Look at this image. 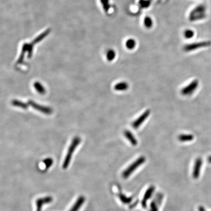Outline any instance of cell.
Returning a JSON list of instances; mask_svg holds the SVG:
<instances>
[{"label": "cell", "instance_id": "18", "mask_svg": "<svg viewBox=\"0 0 211 211\" xmlns=\"http://www.w3.org/2000/svg\"><path fill=\"white\" fill-rule=\"evenodd\" d=\"M126 46L127 48H128L129 50L134 49L136 46V42H135V40L132 39H130L128 40H127L126 43Z\"/></svg>", "mask_w": 211, "mask_h": 211}, {"label": "cell", "instance_id": "22", "mask_svg": "<svg viewBox=\"0 0 211 211\" xmlns=\"http://www.w3.org/2000/svg\"><path fill=\"white\" fill-rule=\"evenodd\" d=\"M150 210L149 211H158V208L157 203L155 201H152L150 204Z\"/></svg>", "mask_w": 211, "mask_h": 211}, {"label": "cell", "instance_id": "26", "mask_svg": "<svg viewBox=\"0 0 211 211\" xmlns=\"http://www.w3.org/2000/svg\"><path fill=\"white\" fill-rule=\"evenodd\" d=\"M208 162L211 163V156H210L208 158Z\"/></svg>", "mask_w": 211, "mask_h": 211}, {"label": "cell", "instance_id": "16", "mask_svg": "<svg viewBox=\"0 0 211 211\" xmlns=\"http://www.w3.org/2000/svg\"><path fill=\"white\" fill-rule=\"evenodd\" d=\"M33 86H34V87L36 89L37 91L39 92L40 94L43 95V94H45L46 93V89H45L44 87L40 83L36 82L34 83Z\"/></svg>", "mask_w": 211, "mask_h": 211}, {"label": "cell", "instance_id": "3", "mask_svg": "<svg viewBox=\"0 0 211 211\" xmlns=\"http://www.w3.org/2000/svg\"><path fill=\"white\" fill-rule=\"evenodd\" d=\"M198 84L199 82L198 80H194L189 84L182 89L181 91L182 94L185 96L191 95L198 88Z\"/></svg>", "mask_w": 211, "mask_h": 211}, {"label": "cell", "instance_id": "9", "mask_svg": "<svg viewBox=\"0 0 211 211\" xmlns=\"http://www.w3.org/2000/svg\"><path fill=\"white\" fill-rule=\"evenodd\" d=\"M204 13V8L202 7H199L194 10L190 15L191 20L203 18Z\"/></svg>", "mask_w": 211, "mask_h": 211}, {"label": "cell", "instance_id": "23", "mask_svg": "<svg viewBox=\"0 0 211 211\" xmlns=\"http://www.w3.org/2000/svg\"><path fill=\"white\" fill-rule=\"evenodd\" d=\"M194 34V32L191 30H186L184 32L185 37L187 38H191L193 37Z\"/></svg>", "mask_w": 211, "mask_h": 211}, {"label": "cell", "instance_id": "19", "mask_svg": "<svg viewBox=\"0 0 211 211\" xmlns=\"http://www.w3.org/2000/svg\"><path fill=\"white\" fill-rule=\"evenodd\" d=\"M43 163L45 165V168L48 170L52 165L53 163V160L51 158H46L43 160Z\"/></svg>", "mask_w": 211, "mask_h": 211}, {"label": "cell", "instance_id": "14", "mask_svg": "<svg viewBox=\"0 0 211 211\" xmlns=\"http://www.w3.org/2000/svg\"><path fill=\"white\" fill-rule=\"evenodd\" d=\"M194 138V135L190 134H182L179 135L178 140L181 142H189L191 141Z\"/></svg>", "mask_w": 211, "mask_h": 211}, {"label": "cell", "instance_id": "4", "mask_svg": "<svg viewBox=\"0 0 211 211\" xmlns=\"http://www.w3.org/2000/svg\"><path fill=\"white\" fill-rule=\"evenodd\" d=\"M28 105L30 106L33 109L36 110L37 111H39L40 112L44 113L46 114H52L53 111L51 108L48 107H46L34 102L33 101L30 100L28 102Z\"/></svg>", "mask_w": 211, "mask_h": 211}, {"label": "cell", "instance_id": "8", "mask_svg": "<svg viewBox=\"0 0 211 211\" xmlns=\"http://www.w3.org/2000/svg\"><path fill=\"white\" fill-rule=\"evenodd\" d=\"M155 190V187L153 186H151L146 190L144 196L143 198V200L141 201V205H142L143 208H145V209L146 208L147 201L151 198Z\"/></svg>", "mask_w": 211, "mask_h": 211}, {"label": "cell", "instance_id": "25", "mask_svg": "<svg viewBox=\"0 0 211 211\" xmlns=\"http://www.w3.org/2000/svg\"><path fill=\"white\" fill-rule=\"evenodd\" d=\"M198 211H206L205 208L203 206H199L198 207Z\"/></svg>", "mask_w": 211, "mask_h": 211}, {"label": "cell", "instance_id": "20", "mask_svg": "<svg viewBox=\"0 0 211 211\" xmlns=\"http://www.w3.org/2000/svg\"><path fill=\"white\" fill-rule=\"evenodd\" d=\"M116 54L115 51L113 50H110L108 52L107 58L108 61H112L116 57Z\"/></svg>", "mask_w": 211, "mask_h": 211}, {"label": "cell", "instance_id": "13", "mask_svg": "<svg viewBox=\"0 0 211 211\" xmlns=\"http://www.w3.org/2000/svg\"><path fill=\"white\" fill-rule=\"evenodd\" d=\"M129 84L126 82H121L115 85L114 89L117 91H125L129 89Z\"/></svg>", "mask_w": 211, "mask_h": 211}, {"label": "cell", "instance_id": "12", "mask_svg": "<svg viewBox=\"0 0 211 211\" xmlns=\"http://www.w3.org/2000/svg\"><path fill=\"white\" fill-rule=\"evenodd\" d=\"M124 134L126 138L129 140V141L132 144V145L135 146L137 145L138 144L137 140L135 138L134 134H132V132H130V130H126L124 131Z\"/></svg>", "mask_w": 211, "mask_h": 211}, {"label": "cell", "instance_id": "17", "mask_svg": "<svg viewBox=\"0 0 211 211\" xmlns=\"http://www.w3.org/2000/svg\"><path fill=\"white\" fill-rule=\"evenodd\" d=\"M118 196L121 201L124 204H129L132 201V198L131 197H127L122 194H119Z\"/></svg>", "mask_w": 211, "mask_h": 211}, {"label": "cell", "instance_id": "6", "mask_svg": "<svg viewBox=\"0 0 211 211\" xmlns=\"http://www.w3.org/2000/svg\"><path fill=\"white\" fill-rule=\"evenodd\" d=\"M53 201V198L51 196H46L44 198H39L36 201V211H42V207L44 205L51 203Z\"/></svg>", "mask_w": 211, "mask_h": 211}, {"label": "cell", "instance_id": "15", "mask_svg": "<svg viewBox=\"0 0 211 211\" xmlns=\"http://www.w3.org/2000/svg\"><path fill=\"white\" fill-rule=\"evenodd\" d=\"M11 104L13 106L23 109H27L29 106L28 103H26L18 100H13L12 101Z\"/></svg>", "mask_w": 211, "mask_h": 211}, {"label": "cell", "instance_id": "10", "mask_svg": "<svg viewBox=\"0 0 211 211\" xmlns=\"http://www.w3.org/2000/svg\"><path fill=\"white\" fill-rule=\"evenodd\" d=\"M85 198L83 196H81L78 198L75 202L71 207V209L69 210V211H78L81 208V206H82L85 201Z\"/></svg>", "mask_w": 211, "mask_h": 211}, {"label": "cell", "instance_id": "24", "mask_svg": "<svg viewBox=\"0 0 211 211\" xmlns=\"http://www.w3.org/2000/svg\"><path fill=\"white\" fill-rule=\"evenodd\" d=\"M140 5H141L142 7H146L149 5L150 3H149V1H145V0H142V1H140Z\"/></svg>", "mask_w": 211, "mask_h": 211}, {"label": "cell", "instance_id": "21", "mask_svg": "<svg viewBox=\"0 0 211 211\" xmlns=\"http://www.w3.org/2000/svg\"><path fill=\"white\" fill-rule=\"evenodd\" d=\"M144 23L145 26L149 28H151L152 26L153 22L152 19L150 17H147L144 19Z\"/></svg>", "mask_w": 211, "mask_h": 211}, {"label": "cell", "instance_id": "11", "mask_svg": "<svg viewBox=\"0 0 211 211\" xmlns=\"http://www.w3.org/2000/svg\"><path fill=\"white\" fill-rule=\"evenodd\" d=\"M208 43H196V44H193L191 45H187L184 48L185 51H190L193 50H196L198 48H201L203 46H206L209 45Z\"/></svg>", "mask_w": 211, "mask_h": 211}, {"label": "cell", "instance_id": "1", "mask_svg": "<svg viewBox=\"0 0 211 211\" xmlns=\"http://www.w3.org/2000/svg\"><path fill=\"white\" fill-rule=\"evenodd\" d=\"M81 142V139L79 137H75L73 139L71 143L69 146L68 152L66 155V157L64 159V161L63 162L62 168L63 169H67L69 165V164L71 162V158L73 157V153L74 151L75 150L76 148L79 145Z\"/></svg>", "mask_w": 211, "mask_h": 211}, {"label": "cell", "instance_id": "7", "mask_svg": "<svg viewBox=\"0 0 211 211\" xmlns=\"http://www.w3.org/2000/svg\"><path fill=\"white\" fill-rule=\"evenodd\" d=\"M202 165V159L201 158H198L195 161V165L193 171V177L195 179H198L200 177L201 167Z\"/></svg>", "mask_w": 211, "mask_h": 211}, {"label": "cell", "instance_id": "2", "mask_svg": "<svg viewBox=\"0 0 211 211\" xmlns=\"http://www.w3.org/2000/svg\"><path fill=\"white\" fill-rule=\"evenodd\" d=\"M145 161H146L145 157L143 156L139 157L134 162V163H132L125 171H124L122 173L123 177L125 179L128 178L130 175L138 168L139 167L142 165Z\"/></svg>", "mask_w": 211, "mask_h": 211}, {"label": "cell", "instance_id": "5", "mask_svg": "<svg viewBox=\"0 0 211 211\" xmlns=\"http://www.w3.org/2000/svg\"><path fill=\"white\" fill-rule=\"evenodd\" d=\"M151 114V111L150 110H147L146 111L142 114L141 116H140L139 117L136 119L132 123V126L134 128V129H138L140 126L141 125L143 122L145 121L147 118Z\"/></svg>", "mask_w": 211, "mask_h": 211}]
</instances>
